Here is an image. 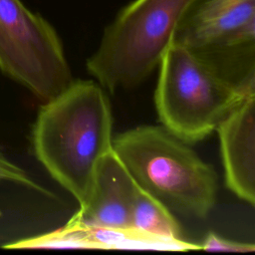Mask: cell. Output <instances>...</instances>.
<instances>
[{
    "label": "cell",
    "mask_w": 255,
    "mask_h": 255,
    "mask_svg": "<svg viewBox=\"0 0 255 255\" xmlns=\"http://www.w3.org/2000/svg\"><path fill=\"white\" fill-rule=\"evenodd\" d=\"M191 0H134L103 33L87 70L110 93L140 85L173 42L178 22Z\"/></svg>",
    "instance_id": "277c9868"
},
{
    "label": "cell",
    "mask_w": 255,
    "mask_h": 255,
    "mask_svg": "<svg viewBox=\"0 0 255 255\" xmlns=\"http://www.w3.org/2000/svg\"><path fill=\"white\" fill-rule=\"evenodd\" d=\"M113 115L106 90L73 80L41 106L32 131L35 155L78 201H86L101 159L113 149Z\"/></svg>",
    "instance_id": "6da1fadb"
},
{
    "label": "cell",
    "mask_w": 255,
    "mask_h": 255,
    "mask_svg": "<svg viewBox=\"0 0 255 255\" xmlns=\"http://www.w3.org/2000/svg\"><path fill=\"white\" fill-rule=\"evenodd\" d=\"M0 69L43 103L73 82L56 30L20 0H0Z\"/></svg>",
    "instance_id": "5b68a950"
},
{
    "label": "cell",
    "mask_w": 255,
    "mask_h": 255,
    "mask_svg": "<svg viewBox=\"0 0 255 255\" xmlns=\"http://www.w3.org/2000/svg\"><path fill=\"white\" fill-rule=\"evenodd\" d=\"M172 43L220 68L223 62L253 60L255 0H191Z\"/></svg>",
    "instance_id": "8992f818"
},
{
    "label": "cell",
    "mask_w": 255,
    "mask_h": 255,
    "mask_svg": "<svg viewBox=\"0 0 255 255\" xmlns=\"http://www.w3.org/2000/svg\"><path fill=\"white\" fill-rule=\"evenodd\" d=\"M113 149L134 181L170 210L205 218L214 208V168L162 126L129 128L114 136Z\"/></svg>",
    "instance_id": "7a4b0ae2"
},
{
    "label": "cell",
    "mask_w": 255,
    "mask_h": 255,
    "mask_svg": "<svg viewBox=\"0 0 255 255\" xmlns=\"http://www.w3.org/2000/svg\"><path fill=\"white\" fill-rule=\"evenodd\" d=\"M0 180L12 181V182L21 184L23 186L29 187L31 189H34L38 192L44 193L46 195H51L49 191H47L45 188H43L41 185H39L33 179H31L24 169H22L20 166L16 165L12 161H10L1 151V149H0Z\"/></svg>",
    "instance_id": "8fae6325"
},
{
    "label": "cell",
    "mask_w": 255,
    "mask_h": 255,
    "mask_svg": "<svg viewBox=\"0 0 255 255\" xmlns=\"http://www.w3.org/2000/svg\"><path fill=\"white\" fill-rule=\"evenodd\" d=\"M137 183L110 150L100 161L89 195L66 227L131 229L130 215Z\"/></svg>",
    "instance_id": "52a82bcc"
},
{
    "label": "cell",
    "mask_w": 255,
    "mask_h": 255,
    "mask_svg": "<svg viewBox=\"0 0 255 255\" xmlns=\"http://www.w3.org/2000/svg\"><path fill=\"white\" fill-rule=\"evenodd\" d=\"M154 104L161 126L182 140L199 141L250 93L254 73L235 82L213 62L171 44L158 66Z\"/></svg>",
    "instance_id": "3957f363"
},
{
    "label": "cell",
    "mask_w": 255,
    "mask_h": 255,
    "mask_svg": "<svg viewBox=\"0 0 255 255\" xmlns=\"http://www.w3.org/2000/svg\"><path fill=\"white\" fill-rule=\"evenodd\" d=\"M130 226L138 233L175 244L182 251L200 249V246L184 240L180 225L170 209L138 184L131 208Z\"/></svg>",
    "instance_id": "30bf717a"
},
{
    "label": "cell",
    "mask_w": 255,
    "mask_h": 255,
    "mask_svg": "<svg viewBox=\"0 0 255 255\" xmlns=\"http://www.w3.org/2000/svg\"><path fill=\"white\" fill-rule=\"evenodd\" d=\"M200 249L205 251H216V252H238L248 253L254 252L255 245L253 243H246L235 241L232 239L224 238L217 233L210 231L206 234Z\"/></svg>",
    "instance_id": "7c38bea8"
},
{
    "label": "cell",
    "mask_w": 255,
    "mask_h": 255,
    "mask_svg": "<svg viewBox=\"0 0 255 255\" xmlns=\"http://www.w3.org/2000/svg\"><path fill=\"white\" fill-rule=\"evenodd\" d=\"M226 186L237 197L255 204V92L250 93L218 125Z\"/></svg>",
    "instance_id": "ba28073f"
},
{
    "label": "cell",
    "mask_w": 255,
    "mask_h": 255,
    "mask_svg": "<svg viewBox=\"0 0 255 255\" xmlns=\"http://www.w3.org/2000/svg\"><path fill=\"white\" fill-rule=\"evenodd\" d=\"M7 249L36 248H96V249H181L172 243L162 241L133 229L116 230L106 228L62 227L50 233L21 239L6 244Z\"/></svg>",
    "instance_id": "9c48e42d"
}]
</instances>
